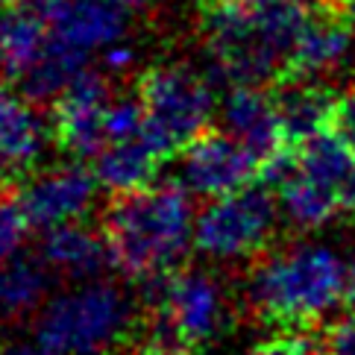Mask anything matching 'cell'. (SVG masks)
Listing matches in <instances>:
<instances>
[{"label": "cell", "instance_id": "6da1fadb", "mask_svg": "<svg viewBox=\"0 0 355 355\" xmlns=\"http://www.w3.org/2000/svg\"><path fill=\"white\" fill-rule=\"evenodd\" d=\"M194 209L180 182L118 194L103 211V235L115 268L132 282L176 273L194 247Z\"/></svg>", "mask_w": 355, "mask_h": 355}, {"label": "cell", "instance_id": "7a4b0ae2", "mask_svg": "<svg viewBox=\"0 0 355 355\" xmlns=\"http://www.w3.org/2000/svg\"><path fill=\"white\" fill-rule=\"evenodd\" d=\"M347 297V264L326 244L264 252L247 273L244 302L264 323L306 329Z\"/></svg>", "mask_w": 355, "mask_h": 355}, {"label": "cell", "instance_id": "3957f363", "mask_svg": "<svg viewBox=\"0 0 355 355\" xmlns=\"http://www.w3.org/2000/svg\"><path fill=\"white\" fill-rule=\"evenodd\" d=\"M135 323L123 291L109 282H83L47 300L35 320V340L56 355H106Z\"/></svg>", "mask_w": 355, "mask_h": 355}, {"label": "cell", "instance_id": "277c9868", "mask_svg": "<svg viewBox=\"0 0 355 355\" xmlns=\"http://www.w3.org/2000/svg\"><path fill=\"white\" fill-rule=\"evenodd\" d=\"M135 94L147 112L141 138L162 162L180 156L197 135L209 130L214 115V85L202 71L182 62L141 71L135 80Z\"/></svg>", "mask_w": 355, "mask_h": 355}, {"label": "cell", "instance_id": "5b68a950", "mask_svg": "<svg viewBox=\"0 0 355 355\" xmlns=\"http://www.w3.org/2000/svg\"><path fill=\"white\" fill-rule=\"evenodd\" d=\"M276 200L264 182L209 200L194 226V250L209 259H259L276 232Z\"/></svg>", "mask_w": 355, "mask_h": 355}, {"label": "cell", "instance_id": "8992f818", "mask_svg": "<svg viewBox=\"0 0 355 355\" xmlns=\"http://www.w3.org/2000/svg\"><path fill=\"white\" fill-rule=\"evenodd\" d=\"M141 288L147 306L162 302L173 314V320L180 323L182 335L194 349L218 340L226 323H230V306H226L223 285L209 270L180 268L176 273L141 282Z\"/></svg>", "mask_w": 355, "mask_h": 355}, {"label": "cell", "instance_id": "52a82bcc", "mask_svg": "<svg viewBox=\"0 0 355 355\" xmlns=\"http://www.w3.org/2000/svg\"><path fill=\"white\" fill-rule=\"evenodd\" d=\"M180 180L191 194L218 200L252 185L261 173V162L226 130H209L197 135L182 153Z\"/></svg>", "mask_w": 355, "mask_h": 355}, {"label": "cell", "instance_id": "ba28073f", "mask_svg": "<svg viewBox=\"0 0 355 355\" xmlns=\"http://www.w3.org/2000/svg\"><path fill=\"white\" fill-rule=\"evenodd\" d=\"M112 103V88L103 73L85 71L71 83V88L53 103L50 132L62 153L73 162L97 159L109 144L106 135V109Z\"/></svg>", "mask_w": 355, "mask_h": 355}, {"label": "cell", "instance_id": "9c48e42d", "mask_svg": "<svg viewBox=\"0 0 355 355\" xmlns=\"http://www.w3.org/2000/svg\"><path fill=\"white\" fill-rule=\"evenodd\" d=\"M355 35V0H320L288 59L285 80H317L347 62Z\"/></svg>", "mask_w": 355, "mask_h": 355}, {"label": "cell", "instance_id": "30bf717a", "mask_svg": "<svg viewBox=\"0 0 355 355\" xmlns=\"http://www.w3.org/2000/svg\"><path fill=\"white\" fill-rule=\"evenodd\" d=\"M97 188L100 182L94 171L83 168L80 162H68L33 173L27 182L18 185V197L30 226L53 230V226L80 220L92 206Z\"/></svg>", "mask_w": 355, "mask_h": 355}, {"label": "cell", "instance_id": "8fae6325", "mask_svg": "<svg viewBox=\"0 0 355 355\" xmlns=\"http://www.w3.org/2000/svg\"><path fill=\"white\" fill-rule=\"evenodd\" d=\"M50 138L53 132L35 112V103L0 88V188L27 182Z\"/></svg>", "mask_w": 355, "mask_h": 355}, {"label": "cell", "instance_id": "7c38bea8", "mask_svg": "<svg viewBox=\"0 0 355 355\" xmlns=\"http://www.w3.org/2000/svg\"><path fill=\"white\" fill-rule=\"evenodd\" d=\"M220 121L223 130L235 135L259 162L270 159L279 147L288 144L276 115L273 92H264L261 85H232L223 94Z\"/></svg>", "mask_w": 355, "mask_h": 355}, {"label": "cell", "instance_id": "4fadbf2b", "mask_svg": "<svg viewBox=\"0 0 355 355\" xmlns=\"http://www.w3.org/2000/svg\"><path fill=\"white\" fill-rule=\"evenodd\" d=\"M42 261L77 282H97L109 268H115L106 235H97L80 220L44 230Z\"/></svg>", "mask_w": 355, "mask_h": 355}, {"label": "cell", "instance_id": "5bb4252c", "mask_svg": "<svg viewBox=\"0 0 355 355\" xmlns=\"http://www.w3.org/2000/svg\"><path fill=\"white\" fill-rule=\"evenodd\" d=\"M273 103L285 141L300 147L309 138L329 132L335 121L338 97L332 88L317 80H285L273 85Z\"/></svg>", "mask_w": 355, "mask_h": 355}, {"label": "cell", "instance_id": "9a60e30c", "mask_svg": "<svg viewBox=\"0 0 355 355\" xmlns=\"http://www.w3.org/2000/svg\"><path fill=\"white\" fill-rule=\"evenodd\" d=\"M50 33L59 42L92 53L112 47L126 35V9L112 0H65L50 18Z\"/></svg>", "mask_w": 355, "mask_h": 355}, {"label": "cell", "instance_id": "2e32d148", "mask_svg": "<svg viewBox=\"0 0 355 355\" xmlns=\"http://www.w3.org/2000/svg\"><path fill=\"white\" fill-rule=\"evenodd\" d=\"M159 162L162 159L150 150L144 138H135V141L106 144L94 159L92 171L97 176L100 188H106L112 197H118V194H132L153 185Z\"/></svg>", "mask_w": 355, "mask_h": 355}, {"label": "cell", "instance_id": "e0dca14e", "mask_svg": "<svg viewBox=\"0 0 355 355\" xmlns=\"http://www.w3.org/2000/svg\"><path fill=\"white\" fill-rule=\"evenodd\" d=\"M85 59H88V53L59 42L56 35L50 33V42L44 47L42 59L18 80L21 94L27 97L30 103H47V100L56 103L71 88V83L77 80L80 73H85Z\"/></svg>", "mask_w": 355, "mask_h": 355}, {"label": "cell", "instance_id": "ac0fdd59", "mask_svg": "<svg viewBox=\"0 0 355 355\" xmlns=\"http://www.w3.org/2000/svg\"><path fill=\"white\" fill-rule=\"evenodd\" d=\"M279 202H282L288 223L297 226L300 232L323 230L326 223H332L338 218V211H344L340 194L332 185L317 182L302 171H297L294 180H288L279 188Z\"/></svg>", "mask_w": 355, "mask_h": 355}, {"label": "cell", "instance_id": "d6986e66", "mask_svg": "<svg viewBox=\"0 0 355 355\" xmlns=\"http://www.w3.org/2000/svg\"><path fill=\"white\" fill-rule=\"evenodd\" d=\"M50 33L44 21L0 9V73L6 83H15L42 59Z\"/></svg>", "mask_w": 355, "mask_h": 355}, {"label": "cell", "instance_id": "ffe728a7", "mask_svg": "<svg viewBox=\"0 0 355 355\" xmlns=\"http://www.w3.org/2000/svg\"><path fill=\"white\" fill-rule=\"evenodd\" d=\"M47 264L42 259H9L0 264V323L21 320L47 294Z\"/></svg>", "mask_w": 355, "mask_h": 355}, {"label": "cell", "instance_id": "44dd1931", "mask_svg": "<svg viewBox=\"0 0 355 355\" xmlns=\"http://www.w3.org/2000/svg\"><path fill=\"white\" fill-rule=\"evenodd\" d=\"M297 156H300L302 173L317 182L332 185L338 194H340V188H344V182L349 180V173L355 171V156L335 132H320V135L309 138L306 144L297 147Z\"/></svg>", "mask_w": 355, "mask_h": 355}, {"label": "cell", "instance_id": "7402d4cb", "mask_svg": "<svg viewBox=\"0 0 355 355\" xmlns=\"http://www.w3.org/2000/svg\"><path fill=\"white\" fill-rule=\"evenodd\" d=\"M27 211L21 206L18 188H0V264L15 259L27 238Z\"/></svg>", "mask_w": 355, "mask_h": 355}, {"label": "cell", "instance_id": "603a6c76", "mask_svg": "<svg viewBox=\"0 0 355 355\" xmlns=\"http://www.w3.org/2000/svg\"><path fill=\"white\" fill-rule=\"evenodd\" d=\"M144 121H147V112L141 97H118L112 100L109 109H106V135H109V144H118V141H135V138L144 135Z\"/></svg>", "mask_w": 355, "mask_h": 355}, {"label": "cell", "instance_id": "cb8c5ba5", "mask_svg": "<svg viewBox=\"0 0 355 355\" xmlns=\"http://www.w3.org/2000/svg\"><path fill=\"white\" fill-rule=\"evenodd\" d=\"M247 355H323V352H320V340H314L302 329H288L285 335L256 344Z\"/></svg>", "mask_w": 355, "mask_h": 355}, {"label": "cell", "instance_id": "d4e9b609", "mask_svg": "<svg viewBox=\"0 0 355 355\" xmlns=\"http://www.w3.org/2000/svg\"><path fill=\"white\" fill-rule=\"evenodd\" d=\"M320 352L323 355H355V314L326 329V335L320 340Z\"/></svg>", "mask_w": 355, "mask_h": 355}, {"label": "cell", "instance_id": "484cf974", "mask_svg": "<svg viewBox=\"0 0 355 355\" xmlns=\"http://www.w3.org/2000/svg\"><path fill=\"white\" fill-rule=\"evenodd\" d=\"M332 132L349 147V153L355 156V94L338 97V109H335Z\"/></svg>", "mask_w": 355, "mask_h": 355}, {"label": "cell", "instance_id": "4316f807", "mask_svg": "<svg viewBox=\"0 0 355 355\" xmlns=\"http://www.w3.org/2000/svg\"><path fill=\"white\" fill-rule=\"evenodd\" d=\"M62 3H65V0H0V9L15 12V15H30V18H39V21H50Z\"/></svg>", "mask_w": 355, "mask_h": 355}, {"label": "cell", "instance_id": "83f0119b", "mask_svg": "<svg viewBox=\"0 0 355 355\" xmlns=\"http://www.w3.org/2000/svg\"><path fill=\"white\" fill-rule=\"evenodd\" d=\"M135 62V50L130 47V44H112L109 50H106V68L112 71V73H123L126 68H130Z\"/></svg>", "mask_w": 355, "mask_h": 355}, {"label": "cell", "instance_id": "f1b7e54d", "mask_svg": "<svg viewBox=\"0 0 355 355\" xmlns=\"http://www.w3.org/2000/svg\"><path fill=\"white\" fill-rule=\"evenodd\" d=\"M0 355H56V352L42 347L39 340H35V344H24V340H18V344H6L3 349H0Z\"/></svg>", "mask_w": 355, "mask_h": 355}, {"label": "cell", "instance_id": "f546056e", "mask_svg": "<svg viewBox=\"0 0 355 355\" xmlns=\"http://www.w3.org/2000/svg\"><path fill=\"white\" fill-rule=\"evenodd\" d=\"M344 300L349 302V309L355 314V259L349 261V268H347V297Z\"/></svg>", "mask_w": 355, "mask_h": 355}, {"label": "cell", "instance_id": "4dcf8cb0", "mask_svg": "<svg viewBox=\"0 0 355 355\" xmlns=\"http://www.w3.org/2000/svg\"><path fill=\"white\" fill-rule=\"evenodd\" d=\"M112 3H118V6H123L126 12H132V9H147V6H153L156 0H112Z\"/></svg>", "mask_w": 355, "mask_h": 355}, {"label": "cell", "instance_id": "1f68e13d", "mask_svg": "<svg viewBox=\"0 0 355 355\" xmlns=\"http://www.w3.org/2000/svg\"><path fill=\"white\" fill-rule=\"evenodd\" d=\"M135 355H147V352H135Z\"/></svg>", "mask_w": 355, "mask_h": 355}]
</instances>
